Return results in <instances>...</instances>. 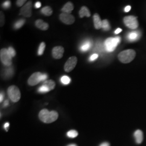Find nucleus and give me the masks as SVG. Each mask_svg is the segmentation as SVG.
<instances>
[{"mask_svg":"<svg viewBox=\"0 0 146 146\" xmlns=\"http://www.w3.org/2000/svg\"><path fill=\"white\" fill-rule=\"evenodd\" d=\"M41 6V3L40 2H37L36 3L35 5V7L36 8H39Z\"/></svg>","mask_w":146,"mask_h":146,"instance_id":"33","label":"nucleus"},{"mask_svg":"<svg viewBox=\"0 0 146 146\" xmlns=\"http://www.w3.org/2000/svg\"><path fill=\"white\" fill-rule=\"evenodd\" d=\"M38 92L41 93H47L49 91L48 90V89L47 88H46L44 86L42 85L38 89Z\"/></svg>","mask_w":146,"mask_h":146,"instance_id":"26","label":"nucleus"},{"mask_svg":"<svg viewBox=\"0 0 146 146\" xmlns=\"http://www.w3.org/2000/svg\"><path fill=\"white\" fill-rule=\"evenodd\" d=\"M41 13L44 15L50 16L52 14V9L49 6L44 7L41 9Z\"/></svg>","mask_w":146,"mask_h":146,"instance_id":"20","label":"nucleus"},{"mask_svg":"<svg viewBox=\"0 0 146 146\" xmlns=\"http://www.w3.org/2000/svg\"><path fill=\"white\" fill-rule=\"evenodd\" d=\"M32 2L29 1L27 2L25 5H24L21 9L20 15H22L25 17H29L32 15Z\"/></svg>","mask_w":146,"mask_h":146,"instance_id":"10","label":"nucleus"},{"mask_svg":"<svg viewBox=\"0 0 146 146\" xmlns=\"http://www.w3.org/2000/svg\"><path fill=\"white\" fill-rule=\"evenodd\" d=\"M42 73L40 72H36L33 74L28 80V84L31 86H34L40 83L41 80Z\"/></svg>","mask_w":146,"mask_h":146,"instance_id":"8","label":"nucleus"},{"mask_svg":"<svg viewBox=\"0 0 146 146\" xmlns=\"http://www.w3.org/2000/svg\"><path fill=\"white\" fill-rule=\"evenodd\" d=\"M64 48L61 46L55 47L52 50V55L55 59H60L62 58L64 53Z\"/></svg>","mask_w":146,"mask_h":146,"instance_id":"11","label":"nucleus"},{"mask_svg":"<svg viewBox=\"0 0 146 146\" xmlns=\"http://www.w3.org/2000/svg\"><path fill=\"white\" fill-rule=\"evenodd\" d=\"M100 146H110V145L108 142H104L101 144Z\"/></svg>","mask_w":146,"mask_h":146,"instance_id":"37","label":"nucleus"},{"mask_svg":"<svg viewBox=\"0 0 146 146\" xmlns=\"http://www.w3.org/2000/svg\"><path fill=\"white\" fill-rule=\"evenodd\" d=\"M74 7L73 3L70 2H69L63 6L61 11L63 13H66V14H70L74 9Z\"/></svg>","mask_w":146,"mask_h":146,"instance_id":"14","label":"nucleus"},{"mask_svg":"<svg viewBox=\"0 0 146 146\" xmlns=\"http://www.w3.org/2000/svg\"><path fill=\"white\" fill-rule=\"evenodd\" d=\"M131 9V6L128 5V6H127V7H125V12H128V11H130Z\"/></svg>","mask_w":146,"mask_h":146,"instance_id":"36","label":"nucleus"},{"mask_svg":"<svg viewBox=\"0 0 146 146\" xmlns=\"http://www.w3.org/2000/svg\"><path fill=\"white\" fill-rule=\"evenodd\" d=\"M135 54L134 50L128 49L120 52L118 55V58L121 62L128 63L134 60Z\"/></svg>","mask_w":146,"mask_h":146,"instance_id":"2","label":"nucleus"},{"mask_svg":"<svg viewBox=\"0 0 146 146\" xmlns=\"http://www.w3.org/2000/svg\"><path fill=\"white\" fill-rule=\"evenodd\" d=\"M121 38L120 37H110L107 38L104 43L106 50L108 52H112L115 49L117 45L120 43Z\"/></svg>","mask_w":146,"mask_h":146,"instance_id":"3","label":"nucleus"},{"mask_svg":"<svg viewBox=\"0 0 146 146\" xmlns=\"http://www.w3.org/2000/svg\"><path fill=\"white\" fill-rule=\"evenodd\" d=\"M93 20H94V27L95 29H100L102 28V21H101L99 15L98 14H95L93 16Z\"/></svg>","mask_w":146,"mask_h":146,"instance_id":"13","label":"nucleus"},{"mask_svg":"<svg viewBox=\"0 0 146 146\" xmlns=\"http://www.w3.org/2000/svg\"><path fill=\"white\" fill-rule=\"evenodd\" d=\"M68 146H77L76 145H74V144H72V145H69Z\"/></svg>","mask_w":146,"mask_h":146,"instance_id":"40","label":"nucleus"},{"mask_svg":"<svg viewBox=\"0 0 146 146\" xmlns=\"http://www.w3.org/2000/svg\"><path fill=\"white\" fill-rule=\"evenodd\" d=\"M11 7V2L10 1H5L2 4V7L5 9H8Z\"/></svg>","mask_w":146,"mask_h":146,"instance_id":"27","label":"nucleus"},{"mask_svg":"<svg viewBox=\"0 0 146 146\" xmlns=\"http://www.w3.org/2000/svg\"><path fill=\"white\" fill-rule=\"evenodd\" d=\"M122 31V29L121 28H117L115 31V34H118Z\"/></svg>","mask_w":146,"mask_h":146,"instance_id":"38","label":"nucleus"},{"mask_svg":"<svg viewBox=\"0 0 146 146\" xmlns=\"http://www.w3.org/2000/svg\"><path fill=\"white\" fill-rule=\"evenodd\" d=\"M47 75L46 74H42V76H41V80L42 81H44V80H46V79L47 78Z\"/></svg>","mask_w":146,"mask_h":146,"instance_id":"34","label":"nucleus"},{"mask_svg":"<svg viewBox=\"0 0 146 146\" xmlns=\"http://www.w3.org/2000/svg\"><path fill=\"white\" fill-rule=\"evenodd\" d=\"M25 19H21L19 21L16 22L15 25H14V28L15 29H19L21 27L23 26L25 23Z\"/></svg>","mask_w":146,"mask_h":146,"instance_id":"22","label":"nucleus"},{"mask_svg":"<svg viewBox=\"0 0 146 146\" xmlns=\"http://www.w3.org/2000/svg\"><path fill=\"white\" fill-rule=\"evenodd\" d=\"M134 135L135 138L136 142L137 144H140L142 142L143 139V136L142 131L140 130H137L134 133Z\"/></svg>","mask_w":146,"mask_h":146,"instance_id":"16","label":"nucleus"},{"mask_svg":"<svg viewBox=\"0 0 146 146\" xmlns=\"http://www.w3.org/2000/svg\"><path fill=\"white\" fill-rule=\"evenodd\" d=\"M61 81L64 84H68L70 82L71 80L67 76H63L61 78Z\"/></svg>","mask_w":146,"mask_h":146,"instance_id":"25","label":"nucleus"},{"mask_svg":"<svg viewBox=\"0 0 146 146\" xmlns=\"http://www.w3.org/2000/svg\"><path fill=\"white\" fill-rule=\"evenodd\" d=\"M42 86L47 88L49 91H50L55 88V83L54 81H52V80H47L44 81L42 84Z\"/></svg>","mask_w":146,"mask_h":146,"instance_id":"17","label":"nucleus"},{"mask_svg":"<svg viewBox=\"0 0 146 146\" xmlns=\"http://www.w3.org/2000/svg\"><path fill=\"white\" fill-rule=\"evenodd\" d=\"M98 56H99L98 54H93V55L90 57V58H89V61H94V60H95L96 59L98 58Z\"/></svg>","mask_w":146,"mask_h":146,"instance_id":"31","label":"nucleus"},{"mask_svg":"<svg viewBox=\"0 0 146 146\" xmlns=\"http://www.w3.org/2000/svg\"><path fill=\"white\" fill-rule=\"evenodd\" d=\"M26 2V0H18L16 1V5L18 7H21L24 5Z\"/></svg>","mask_w":146,"mask_h":146,"instance_id":"30","label":"nucleus"},{"mask_svg":"<svg viewBox=\"0 0 146 146\" xmlns=\"http://www.w3.org/2000/svg\"><path fill=\"white\" fill-rule=\"evenodd\" d=\"M79 15L81 18H82L84 16L90 17V13L88 9L86 7L83 6L81 8L80 11H79Z\"/></svg>","mask_w":146,"mask_h":146,"instance_id":"18","label":"nucleus"},{"mask_svg":"<svg viewBox=\"0 0 146 146\" xmlns=\"http://www.w3.org/2000/svg\"><path fill=\"white\" fill-rule=\"evenodd\" d=\"M102 28L106 31H108L110 29V23L107 20H104L102 21Z\"/></svg>","mask_w":146,"mask_h":146,"instance_id":"21","label":"nucleus"},{"mask_svg":"<svg viewBox=\"0 0 146 146\" xmlns=\"http://www.w3.org/2000/svg\"><path fill=\"white\" fill-rule=\"evenodd\" d=\"M67 135L70 138H75L78 135V132L75 130H71L67 132Z\"/></svg>","mask_w":146,"mask_h":146,"instance_id":"23","label":"nucleus"},{"mask_svg":"<svg viewBox=\"0 0 146 146\" xmlns=\"http://www.w3.org/2000/svg\"><path fill=\"white\" fill-rule=\"evenodd\" d=\"M45 48H46V44L44 42H42L40 44V47L38 48V55H42L44 51Z\"/></svg>","mask_w":146,"mask_h":146,"instance_id":"24","label":"nucleus"},{"mask_svg":"<svg viewBox=\"0 0 146 146\" xmlns=\"http://www.w3.org/2000/svg\"><path fill=\"white\" fill-rule=\"evenodd\" d=\"M35 26L37 28L42 31H47L49 28V25L47 23L43 22V21L41 19L37 20L36 21Z\"/></svg>","mask_w":146,"mask_h":146,"instance_id":"12","label":"nucleus"},{"mask_svg":"<svg viewBox=\"0 0 146 146\" xmlns=\"http://www.w3.org/2000/svg\"><path fill=\"white\" fill-rule=\"evenodd\" d=\"M8 52L10 54L11 57L13 58L16 55V52L15 50H14V49L13 47H10L8 49Z\"/></svg>","mask_w":146,"mask_h":146,"instance_id":"28","label":"nucleus"},{"mask_svg":"<svg viewBox=\"0 0 146 146\" xmlns=\"http://www.w3.org/2000/svg\"><path fill=\"white\" fill-rule=\"evenodd\" d=\"M8 95L10 99L13 102H18L21 98V92L20 89L15 86H11L8 89Z\"/></svg>","mask_w":146,"mask_h":146,"instance_id":"4","label":"nucleus"},{"mask_svg":"<svg viewBox=\"0 0 146 146\" xmlns=\"http://www.w3.org/2000/svg\"><path fill=\"white\" fill-rule=\"evenodd\" d=\"M78 62V58L75 56H72L68 58L65 63L64 69L66 72H70L75 67Z\"/></svg>","mask_w":146,"mask_h":146,"instance_id":"7","label":"nucleus"},{"mask_svg":"<svg viewBox=\"0 0 146 146\" xmlns=\"http://www.w3.org/2000/svg\"><path fill=\"white\" fill-rule=\"evenodd\" d=\"M4 128L5 129V131H8V129H9V123L8 122H7L5 123V124L4 125Z\"/></svg>","mask_w":146,"mask_h":146,"instance_id":"32","label":"nucleus"},{"mask_svg":"<svg viewBox=\"0 0 146 146\" xmlns=\"http://www.w3.org/2000/svg\"><path fill=\"white\" fill-rule=\"evenodd\" d=\"M0 58L1 62L5 66L9 67L11 65L12 57L8 52V49L3 48L1 50Z\"/></svg>","mask_w":146,"mask_h":146,"instance_id":"5","label":"nucleus"},{"mask_svg":"<svg viewBox=\"0 0 146 146\" xmlns=\"http://www.w3.org/2000/svg\"><path fill=\"white\" fill-rule=\"evenodd\" d=\"M40 120L44 123H50L58 119V114L56 111L52 110L49 111L47 109H43L40 111L38 114Z\"/></svg>","mask_w":146,"mask_h":146,"instance_id":"1","label":"nucleus"},{"mask_svg":"<svg viewBox=\"0 0 146 146\" xmlns=\"http://www.w3.org/2000/svg\"><path fill=\"white\" fill-rule=\"evenodd\" d=\"M60 20L66 25H72L75 22V17L71 14L63 13L60 15Z\"/></svg>","mask_w":146,"mask_h":146,"instance_id":"9","label":"nucleus"},{"mask_svg":"<svg viewBox=\"0 0 146 146\" xmlns=\"http://www.w3.org/2000/svg\"><path fill=\"white\" fill-rule=\"evenodd\" d=\"M8 104H9V101L8 100H5V102L3 103V107H7L8 106Z\"/></svg>","mask_w":146,"mask_h":146,"instance_id":"35","label":"nucleus"},{"mask_svg":"<svg viewBox=\"0 0 146 146\" xmlns=\"http://www.w3.org/2000/svg\"><path fill=\"white\" fill-rule=\"evenodd\" d=\"M140 34L137 31H132L127 36L128 40L129 41H135L140 37Z\"/></svg>","mask_w":146,"mask_h":146,"instance_id":"15","label":"nucleus"},{"mask_svg":"<svg viewBox=\"0 0 146 146\" xmlns=\"http://www.w3.org/2000/svg\"><path fill=\"white\" fill-rule=\"evenodd\" d=\"M123 22L125 26L131 29H134L137 28L139 26L136 17L134 16H126L123 19Z\"/></svg>","mask_w":146,"mask_h":146,"instance_id":"6","label":"nucleus"},{"mask_svg":"<svg viewBox=\"0 0 146 146\" xmlns=\"http://www.w3.org/2000/svg\"><path fill=\"white\" fill-rule=\"evenodd\" d=\"M1 27L3 26L5 24V16L3 13L1 11Z\"/></svg>","mask_w":146,"mask_h":146,"instance_id":"29","label":"nucleus"},{"mask_svg":"<svg viewBox=\"0 0 146 146\" xmlns=\"http://www.w3.org/2000/svg\"><path fill=\"white\" fill-rule=\"evenodd\" d=\"M91 46H92V43L90 41H89V40L86 41L85 42L83 43V44L80 47V50L82 52H86L90 49Z\"/></svg>","mask_w":146,"mask_h":146,"instance_id":"19","label":"nucleus"},{"mask_svg":"<svg viewBox=\"0 0 146 146\" xmlns=\"http://www.w3.org/2000/svg\"><path fill=\"white\" fill-rule=\"evenodd\" d=\"M3 99V93H1V98H0V101H1V102L2 101Z\"/></svg>","mask_w":146,"mask_h":146,"instance_id":"39","label":"nucleus"}]
</instances>
